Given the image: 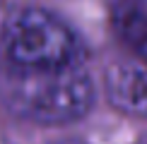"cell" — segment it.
Here are the masks:
<instances>
[{"label": "cell", "instance_id": "6da1fadb", "mask_svg": "<svg viewBox=\"0 0 147 144\" xmlns=\"http://www.w3.org/2000/svg\"><path fill=\"white\" fill-rule=\"evenodd\" d=\"M0 96L20 118L39 125H68L92 108L94 89L89 75L77 63L53 67H22L10 63Z\"/></svg>", "mask_w": 147, "mask_h": 144}, {"label": "cell", "instance_id": "7a4b0ae2", "mask_svg": "<svg viewBox=\"0 0 147 144\" xmlns=\"http://www.w3.org/2000/svg\"><path fill=\"white\" fill-rule=\"evenodd\" d=\"M3 53L12 65L53 67L77 63V39L58 17L39 7L20 10L7 19L0 39Z\"/></svg>", "mask_w": 147, "mask_h": 144}, {"label": "cell", "instance_id": "3957f363", "mask_svg": "<svg viewBox=\"0 0 147 144\" xmlns=\"http://www.w3.org/2000/svg\"><path fill=\"white\" fill-rule=\"evenodd\" d=\"M109 101L128 115L147 118V63H121L106 72Z\"/></svg>", "mask_w": 147, "mask_h": 144}, {"label": "cell", "instance_id": "277c9868", "mask_svg": "<svg viewBox=\"0 0 147 144\" xmlns=\"http://www.w3.org/2000/svg\"><path fill=\"white\" fill-rule=\"evenodd\" d=\"M111 27L123 41L140 46L147 39V0H113Z\"/></svg>", "mask_w": 147, "mask_h": 144}, {"label": "cell", "instance_id": "5b68a950", "mask_svg": "<svg viewBox=\"0 0 147 144\" xmlns=\"http://www.w3.org/2000/svg\"><path fill=\"white\" fill-rule=\"evenodd\" d=\"M138 48H140V55H142V58H145V63H147V39H145Z\"/></svg>", "mask_w": 147, "mask_h": 144}]
</instances>
